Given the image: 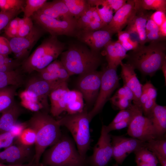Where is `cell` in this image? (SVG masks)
I'll return each mask as SVG.
<instances>
[{
    "mask_svg": "<svg viewBox=\"0 0 166 166\" xmlns=\"http://www.w3.org/2000/svg\"><path fill=\"white\" fill-rule=\"evenodd\" d=\"M112 104L121 110L128 109L132 106V101L124 97H118L115 95L109 98Z\"/></svg>",
    "mask_w": 166,
    "mask_h": 166,
    "instance_id": "obj_43",
    "label": "cell"
},
{
    "mask_svg": "<svg viewBox=\"0 0 166 166\" xmlns=\"http://www.w3.org/2000/svg\"><path fill=\"white\" fill-rule=\"evenodd\" d=\"M19 87L9 85L0 89V113H2L14 101V97Z\"/></svg>",
    "mask_w": 166,
    "mask_h": 166,
    "instance_id": "obj_28",
    "label": "cell"
},
{
    "mask_svg": "<svg viewBox=\"0 0 166 166\" xmlns=\"http://www.w3.org/2000/svg\"><path fill=\"white\" fill-rule=\"evenodd\" d=\"M117 33L118 38L117 41L120 43L126 41L131 37L130 34L126 30L121 31Z\"/></svg>",
    "mask_w": 166,
    "mask_h": 166,
    "instance_id": "obj_53",
    "label": "cell"
},
{
    "mask_svg": "<svg viewBox=\"0 0 166 166\" xmlns=\"http://www.w3.org/2000/svg\"><path fill=\"white\" fill-rule=\"evenodd\" d=\"M1 115H0V117H1Z\"/></svg>",
    "mask_w": 166,
    "mask_h": 166,
    "instance_id": "obj_62",
    "label": "cell"
},
{
    "mask_svg": "<svg viewBox=\"0 0 166 166\" xmlns=\"http://www.w3.org/2000/svg\"><path fill=\"white\" fill-rule=\"evenodd\" d=\"M123 86L124 87L125 89V98L130 101H134V96L132 91L126 86L124 85Z\"/></svg>",
    "mask_w": 166,
    "mask_h": 166,
    "instance_id": "obj_55",
    "label": "cell"
},
{
    "mask_svg": "<svg viewBox=\"0 0 166 166\" xmlns=\"http://www.w3.org/2000/svg\"><path fill=\"white\" fill-rule=\"evenodd\" d=\"M26 123L27 127L33 129L36 133L34 162L39 164L46 148L55 144L61 138V126L57 120L42 111L34 112Z\"/></svg>",
    "mask_w": 166,
    "mask_h": 166,
    "instance_id": "obj_1",
    "label": "cell"
},
{
    "mask_svg": "<svg viewBox=\"0 0 166 166\" xmlns=\"http://www.w3.org/2000/svg\"><path fill=\"white\" fill-rule=\"evenodd\" d=\"M136 8L144 10H155L166 13V0H134Z\"/></svg>",
    "mask_w": 166,
    "mask_h": 166,
    "instance_id": "obj_30",
    "label": "cell"
},
{
    "mask_svg": "<svg viewBox=\"0 0 166 166\" xmlns=\"http://www.w3.org/2000/svg\"><path fill=\"white\" fill-rule=\"evenodd\" d=\"M147 45L139 44L127 54V64L151 77L160 69L166 61V41L152 42Z\"/></svg>",
    "mask_w": 166,
    "mask_h": 166,
    "instance_id": "obj_2",
    "label": "cell"
},
{
    "mask_svg": "<svg viewBox=\"0 0 166 166\" xmlns=\"http://www.w3.org/2000/svg\"><path fill=\"white\" fill-rule=\"evenodd\" d=\"M113 166H119L118 165V164H113Z\"/></svg>",
    "mask_w": 166,
    "mask_h": 166,
    "instance_id": "obj_61",
    "label": "cell"
},
{
    "mask_svg": "<svg viewBox=\"0 0 166 166\" xmlns=\"http://www.w3.org/2000/svg\"><path fill=\"white\" fill-rule=\"evenodd\" d=\"M95 6L105 26L108 25L111 21L113 17V11L105 6ZM104 26V27H105Z\"/></svg>",
    "mask_w": 166,
    "mask_h": 166,
    "instance_id": "obj_42",
    "label": "cell"
},
{
    "mask_svg": "<svg viewBox=\"0 0 166 166\" xmlns=\"http://www.w3.org/2000/svg\"><path fill=\"white\" fill-rule=\"evenodd\" d=\"M22 11V10H14L0 12V31L4 28L9 22Z\"/></svg>",
    "mask_w": 166,
    "mask_h": 166,
    "instance_id": "obj_41",
    "label": "cell"
},
{
    "mask_svg": "<svg viewBox=\"0 0 166 166\" xmlns=\"http://www.w3.org/2000/svg\"><path fill=\"white\" fill-rule=\"evenodd\" d=\"M0 166H40V165L35 164L34 162H32L27 164L21 165H9L0 163Z\"/></svg>",
    "mask_w": 166,
    "mask_h": 166,
    "instance_id": "obj_58",
    "label": "cell"
},
{
    "mask_svg": "<svg viewBox=\"0 0 166 166\" xmlns=\"http://www.w3.org/2000/svg\"><path fill=\"white\" fill-rule=\"evenodd\" d=\"M46 0H26L23 9L24 18H31L47 2Z\"/></svg>",
    "mask_w": 166,
    "mask_h": 166,
    "instance_id": "obj_36",
    "label": "cell"
},
{
    "mask_svg": "<svg viewBox=\"0 0 166 166\" xmlns=\"http://www.w3.org/2000/svg\"><path fill=\"white\" fill-rule=\"evenodd\" d=\"M69 89L67 81H62L51 90L49 97L50 101V111L53 116L57 117L65 111L67 96Z\"/></svg>",
    "mask_w": 166,
    "mask_h": 166,
    "instance_id": "obj_19",
    "label": "cell"
},
{
    "mask_svg": "<svg viewBox=\"0 0 166 166\" xmlns=\"http://www.w3.org/2000/svg\"><path fill=\"white\" fill-rule=\"evenodd\" d=\"M34 26L31 18H26L24 23L18 30L17 37H23L27 35L31 31Z\"/></svg>",
    "mask_w": 166,
    "mask_h": 166,
    "instance_id": "obj_44",
    "label": "cell"
},
{
    "mask_svg": "<svg viewBox=\"0 0 166 166\" xmlns=\"http://www.w3.org/2000/svg\"><path fill=\"white\" fill-rule=\"evenodd\" d=\"M145 147L151 151H155L166 158V140H151L146 142Z\"/></svg>",
    "mask_w": 166,
    "mask_h": 166,
    "instance_id": "obj_38",
    "label": "cell"
},
{
    "mask_svg": "<svg viewBox=\"0 0 166 166\" xmlns=\"http://www.w3.org/2000/svg\"><path fill=\"white\" fill-rule=\"evenodd\" d=\"M25 2L24 0H0V8L4 12L14 10L23 11Z\"/></svg>",
    "mask_w": 166,
    "mask_h": 166,
    "instance_id": "obj_40",
    "label": "cell"
},
{
    "mask_svg": "<svg viewBox=\"0 0 166 166\" xmlns=\"http://www.w3.org/2000/svg\"><path fill=\"white\" fill-rule=\"evenodd\" d=\"M102 70H95L80 75L77 86L84 99L89 106L94 105L97 98L101 84Z\"/></svg>",
    "mask_w": 166,
    "mask_h": 166,
    "instance_id": "obj_12",
    "label": "cell"
},
{
    "mask_svg": "<svg viewBox=\"0 0 166 166\" xmlns=\"http://www.w3.org/2000/svg\"><path fill=\"white\" fill-rule=\"evenodd\" d=\"M151 121L157 137L163 136L166 131V107L156 104L147 117Z\"/></svg>",
    "mask_w": 166,
    "mask_h": 166,
    "instance_id": "obj_25",
    "label": "cell"
},
{
    "mask_svg": "<svg viewBox=\"0 0 166 166\" xmlns=\"http://www.w3.org/2000/svg\"><path fill=\"white\" fill-rule=\"evenodd\" d=\"M141 112L142 111L141 109L133 104L129 108L121 110L109 124L112 125L128 118L134 117Z\"/></svg>",
    "mask_w": 166,
    "mask_h": 166,
    "instance_id": "obj_35",
    "label": "cell"
},
{
    "mask_svg": "<svg viewBox=\"0 0 166 166\" xmlns=\"http://www.w3.org/2000/svg\"><path fill=\"white\" fill-rule=\"evenodd\" d=\"M20 18L16 17L12 19L8 23L4 28V30H9L14 29H18V22Z\"/></svg>",
    "mask_w": 166,
    "mask_h": 166,
    "instance_id": "obj_54",
    "label": "cell"
},
{
    "mask_svg": "<svg viewBox=\"0 0 166 166\" xmlns=\"http://www.w3.org/2000/svg\"><path fill=\"white\" fill-rule=\"evenodd\" d=\"M23 75L18 68L9 72H0V89L9 85L20 86L23 82Z\"/></svg>",
    "mask_w": 166,
    "mask_h": 166,
    "instance_id": "obj_27",
    "label": "cell"
},
{
    "mask_svg": "<svg viewBox=\"0 0 166 166\" xmlns=\"http://www.w3.org/2000/svg\"><path fill=\"white\" fill-rule=\"evenodd\" d=\"M120 65L121 67V75L124 85L127 86L132 91L134 96L133 104L139 107V100L142 93V85L138 79L133 67L128 64L123 63L122 62L121 63Z\"/></svg>",
    "mask_w": 166,
    "mask_h": 166,
    "instance_id": "obj_20",
    "label": "cell"
},
{
    "mask_svg": "<svg viewBox=\"0 0 166 166\" xmlns=\"http://www.w3.org/2000/svg\"><path fill=\"white\" fill-rule=\"evenodd\" d=\"M113 35L105 30L95 31H78L76 37L81 42L88 45L93 51L100 50L111 40Z\"/></svg>",
    "mask_w": 166,
    "mask_h": 166,
    "instance_id": "obj_17",
    "label": "cell"
},
{
    "mask_svg": "<svg viewBox=\"0 0 166 166\" xmlns=\"http://www.w3.org/2000/svg\"><path fill=\"white\" fill-rule=\"evenodd\" d=\"M50 36L45 39L25 60L22 62V69L30 74L43 69L57 58L63 52L65 44L57 38Z\"/></svg>",
    "mask_w": 166,
    "mask_h": 166,
    "instance_id": "obj_4",
    "label": "cell"
},
{
    "mask_svg": "<svg viewBox=\"0 0 166 166\" xmlns=\"http://www.w3.org/2000/svg\"><path fill=\"white\" fill-rule=\"evenodd\" d=\"M54 75L59 80L67 81L70 77L60 61L56 60L43 69Z\"/></svg>",
    "mask_w": 166,
    "mask_h": 166,
    "instance_id": "obj_31",
    "label": "cell"
},
{
    "mask_svg": "<svg viewBox=\"0 0 166 166\" xmlns=\"http://www.w3.org/2000/svg\"><path fill=\"white\" fill-rule=\"evenodd\" d=\"M42 156L41 164L48 166H85L86 163L80 155L73 141L62 135Z\"/></svg>",
    "mask_w": 166,
    "mask_h": 166,
    "instance_id": "obj_5",
    "label": "cell"
},
{
    "mask_svg": "<svg viewBox=\"0 0 166 166\" xmlns=\"http://www.w3.org/2000/svg\"><path fill=\"white\" fill-rule=\"evenodd\" d=\"M159 34L161 38L166 40V21L159 27Z\"/></svg>",
    "mask_w": 166,
    "mask_h": 166,
    "instance_id": "obj_56",
    "label": "cell"
},
{
    "mask_svg": "<svg viewBox=\"0 0 166 166\" xmlns=\"http://www.w3.org/2000/svg\"><path fill=\"white\" fill-rule=\"evenodd\" d=\"M23 112V109L15 101L3 112L0 117V133L9 132Z\"/></svg>",
    "mask_w": 166,
    "mask_h": 166,
    "instance_id": "obj_23",
    "label": "cell"
},
{
    "mask_svg": "<svg viewBox=\"0 0 166 166\" xmlns=\"http://www.w3.org/2000/svg\"><path fill=\"white\" fill-rule=\"evenodd\" d=\"M142 87L146 90L149 98L156 100L157 95V90L150 81H147L142 85Z\"/></svg>",
    "mask_w": 166,
    "mask_h": 166,
    "instance_id": "obj_49",
    "label": "cell"
},
{
    "mask_svg": "<svg viewBox=\"0 0 166 166\" xmlns=\"http://www.w3.org/2000/svg\"><path fill=\"white\" fill-rule=\"evenodd\" d=\"M60 55V61L70 76L96 70L102 61L100 52L93 51L79 43H70L68 49Z\"/></svg>",
    "mask_w": 166,
    "mask_h": 166,
    "instance_id": "obj_3",
    "label": "cell"
},
{
    "mask_svg": "<svg viewBox=\"0 0 166 166\" xmlns=\"http://www.w3.org/2000/svg\"><path fill=\"white\" fill-rule=\"evenodd\" d=\"M137 166H157V164L154 163H150L140 162H136Z\"/></svg>",
    "mask_w": 166,
    "mask_h": 166,
    "instance_id": "obj_59",
    "label": "cell"
},
{
    "mask_svg": "<svg viewBox=\"0 0 166 166\" xmlns=\"http://www.w3.org/2000/svg\"><path fill=\"white\" fill-rule=\"evenodd\" d=\"M133 117L128 118L112 125H106V130L109 133L113 130H119L128 127Z\"/></svg>",
    "mask_w": 166,
    "mask_h": 166,
    "instance_id": "obj_46",
    "label": "cell"
},
{
    "mask_svg": "<svg viewBox=\"0 0 166 166\" xmlns=\"http://www.w3.org/2000/svg\"><path fill=\"white\" fill-rule=\"evenodd\" d=\"M34 149L31 146L12 144L0 152V163L9 165L27 164L34 162Z\"/></svg>",
    "mask_w": 166,
    "mask_h": 166,
    "instance_id": "obj_14",
    "label": "cell"
},
{
    "mask_svg": "<svg viewBox=\"0 0 166 166\" xmlns=\"http://www.w3.org/2000/svg\"><path fill=\"white\" fill-rule=\"evenodd\" d=\"M11 53L10 41L4 37L0 36V54L8 56Z\"/></svg>",
    "mask_w": 166,
    "mask_h": 166,
    "instance_id": "obj_47",
    "label": "cell"
},
{
    "mask_svg": "<svg viewBox=\"0 0 166 166\" xmlns=\"http://www.w3.org/2000/svg\"><path fill=\"white\" fill-rule=\"evenodd\" d=\"M105 126L102 125L100 137L89 157L90 166H107L113 157L111 135L107 131Z\"/></svg>",
    "mask_w": 166,
    "mask_h": 166,
    "instance_id": "obj_11",
    "label": "cell"
},
{
    "mask_svg": "<svg viewBox=\"0 0 166 166\" xmlns=\"http://www.w3.org/2000/svg\"><path fill=\"white\" fill-rule=\"evenodd\" d=\"M87 109L81 112L66 115L57 121L60 126L67 128L71 133L81 156L86 160V153L89 149L91 138L89 123Z\"/></svg>",
    "mask_w": 166,
    "mask_h": 166,
    "instance_id": "obj_6",
    "label": "cell"
},
{
    "mask_svg": "<svg viewBox=\"0 0 166 166\" xmlns=\"http://www.w3.org/2000/svg\"><path fill=\"white\" fill-rule=\"evenodd\" d=\"M21 65L16 60L9 57L8 56L0 54V72H7L13 71L18 68Z\"/></svg>",
    "mask_w": 166,
    "mask_h": 166,
    "instance_id": "obj_39",
    "label": "cell"
},
{
    "mask_svg": "<svg viewBox=\"0 0 166 166\" xmlns=\"http://www.w3.org/2000/svg\"><path fill=\"white\" fill-rule=\"evenodd\" d=\"M31 18L36 24L51 36H76L78 31L77 21L59 20L36 12Z\"/></svg>",
    "mask_w": 166,
    "mask_h": 166,
    "instance_id": "obj_9",
    "label": "cell"
},
{
    "mask_svg": "<svg viewBox=\"0 0 166 166\" xmlns=\"http://www.w3.org/2000/svg\"><path fill=\"white\" fill-rule=\"evenodd\" d=\"M106 58L107 62V66L117 68L122 60L127 57L126 51L119 43H114L110 41L104 48Z\"/></svg>",
    "mask_w": 166,
    "mask_h": 166,
    "instance_id": "obj_24",
    "label": "cell"
},
{
    "mask_svg": "<svg viewBox=\"0 0 166 166\" xmlns=\"http://www.w3.org/2000/svg\"><path fill=\"white\" fill-rule=\"evenodd\" d=\"M111 144L113 158L117 164H122L131 153L145 147L146 142L132 137L111 135Z\"/></svg>",
    "mask_w": 166,
    "mask_h": 166,
    "instance_id": "obj_13",
    "label": "cell"
},
{
    "mask_svg": "<svg viewBox=\"0 0 166 166\" xmlns=\"http://www.w3.org/2000/svg\"><path fill=\"white\" fill-rule=\"evenodd\" d=\"M45 32L42 27L35 23L26 36L11 38L10 41V48L16 60L22 62L26 59L33 47Z\"/></svg>",
    "mask_w": 166,
    "mask_h": 166,
    "instance_id": "obj_10",
    "label": "cell"
},
{
    "mask_svg": "<svg viewBox=\"0 0 166 166\" xmlns=\"http://www.w3.org/2000/svg\"><path fill=\"white\" fill-rule=\"evenodd\" d=\"M136 12L134 0H127L126 3L115 13L110 22L101 30H107L113 35L122 31Z\"/></svg>",
    "mask_w": 166,
    "mask_h": 166,
    "instance_id": "obj_16",
    "label": "cell"
},
{
    "mask_svg": "<svg viewBox=\"0 0 166 166\" xmlns=\"http://www.w3.org/2000/svg\"><path fill=\"white\" fill-rule=\"evenodd\" d=\"M77 26L78 31L97 30L105 26L95 6H90L77 20Z\"/></svg>",
    "mask_w": 166,
    "mask_h": 166,
    "instance_id": "obj_22",
    "label": "cell"
},
{
    "mask_svg": "<svg viewBox=\"0 0 166 166\" xmlns=\"http://www.w3.org/2000/svg\"><path fill=\"white\" fill-rule=\"evenodd\" d=\"M161 69L162 70L165 78V83L166 81V61L163 63Z\"/></svg>",
    "mask_w": 166,
    "mask_h": 166,
    "instance_id": "obj_60",
    "label": "cell"
},
{
    "mask_svg": "<svg viewBox=\"0 0 166 166\" xmlns=\"http://www.w3.org/2000/svg\"><path fill=\"white\" fill-rule=\"evenodd\" d=\"M135 8L136 12L127 25L125 30L130 34H136L138 37L139 44L144 45L147 43L145 33L146 23L152 13L148 10Z\"/></svg>",
    "mask_w": 166,
    "mask_h": 166,
    "instance_id": "obj_18",
    "label": "cell"
},
{
    "mask_svg": "<svg viewBox=\"0 0 166 166\" xmlns=\"http://www.w3.org/2000/svg\"><path fill=\"white\" fill-rule=\"evenodd\" d=\"M84 109L83 95L78 90L68 91L65 111L68 114H73L82 112Z\"/></svg>",
    "mask_w": 166,
    "mask_h": 166,
    "instance_id": "obj_26",
    "label": "cell"
},
{
    "mask_svg": "<svg viewBox=\"0 0 166 166\" xmlns=\"http://www.w3.org/2000/svg\"><path fill=\"white\" fill-rule=\"evenodd\" d=\"M27 127L26 123H16L9 131L15 138L18 137L25 129Z\"/></svg>",
    "mask_w": 166,
    "mask_h": 166,
    "instance_id": "obj_50",
    "label": "cell"
},
{
    "mask_svg": "<svg viewBox=\"0 0 166 166\" xmlns=\"http://www.w3.org/2000/svg\"><path fill=\"white\" fill-rule=\"evenodd\" d=\"M61 82L62 81H47L38 76L30 77L26 83L24 91L21 94L22 102L41 105L47 112L50 110L48 101L49 94L53 88Z\"/></svg>",
    "mask_w": 166,
    "mask_h": 166,
    "instance_id": "obj_7",
    "label": "cell"
},
{
    "mask_svg": "<svg viewBox=\"0 0 166 166\" xmlns=\"http://www.w3.org/2000/svg\"><path fill=\"white\" fill-rule=\"evenodd\" d=\"M117 69L106 66L102 70L101 84L97 98L93 108L88 113L90 122L101 112L113 92L119 86Z\"/></svg>",
    "mask_w": 166,
    "mask_h": 166,
    "instance_id": "obj_8",
    "label": "cell"
},
{
    "mask_svg": "<svg viewBox=\"0 0 166 166\" xmlns=\"http://www.w3.org/2000/svg\"><path fill=\"white\" fill-rule=\"evenodd\" d=\"M14 138L9 132L0 133V148H6L12 145Z\"/></svg>",
    "mask_w": 166,
    "mask_h": 166,
    "instance_id": "obj_45",
    "label": "cell"
},
{
    "mask_svg": "<svg viewBox=\"0 0 166 166\" xmlns=\"http://www.w3.org/2000/svg\"><path fill=\"white\" fill-rule=\"evenodd\" d=\"M71 14L77 20L91 6L85 0H63Z\"/></svg>",
    "mask_w": 166,
    "mask_h": 166,
    "instance_id": "obj_29",
    "label": "cell"
},
{
    "mask_svg": "<svg viewBox=\"0 0 166 166\" xmlns=\"http://www.w3.org/2000/svg\"><path fill=\"white\" fill-rule=\"evenodd\" d=\"M36 12L59 20L77 21L71 14L63 0L47 1Z\"/></svg>",
    "mask_w": 166,
    "mask_h": 166,
    "instance_id": "obj_21",
    "label": "cell"
},
{
    "mask_svg": "<svg viewBox=\"0 0 166 166\" xmlns=\"http://www.w3.org/2000/svg\"><path fill=\"white\" fill-rule=\"evenodd\" d=\"M140 112L134 117L128 126V134L131 137L144 142L157 137L151 120Z\"/></svg>",
    "mask_w": 166,
    "mask_h": 166,
    "instance_id": "obj_15",
    "label": "cell"
},
{
    "mask_svg": "<svg viewBox=\"0 0 166 166\" xmlns=\"http://www.w3.org/2000/svg\"><path fill=\"white\" fill-rule=\"evenodd\" d=\"M150 18L159 27L166 21V13L161 11H156L152 13Z\"/></svg>",
    "mask_w": 166,
    "mask_h": 166,
    "instance_id": "obj_48",
    "label": "cell"
},
{
    "mask_svg": "<svg viewBox=\"0 0 166 166\" xmlns=\"http://www.w3.org/2000/svg\"><path fill=\"white\" fill-rule=\"evenodd\" d=\"M120 43L126 51H132L135 49L139 44L137 41L132 39L131 37L126 41Z\"/></svg>",
    "mask_w": 166,
    "mask_h": 166,
    "instance_id": "obj_52",
    "label": "cell"
},
{
    "mask_svg": "<svg viewBox=\"0 0 166 166\" xmlns=\"http://www.w3.org/2000/svg\"><path fill=\"white\" fill-rule=\"evenodd\" d=\"M36 134L34 130L29 127H27L17 138L16 144L26 146H32L35 144Z\"/></svg>",
    "mask_w": 166,
    "mask_h": 166,
    "instance_id": "obj_37",
    "label": "cell"
},
{
    "mask_svg": "<svg viewBox=\"0 0 166 166\" xmlns=\"http://www.w3.org/2000/svg\"><path fill=\"white\" fill-rule=\"evenodd\" d=\"M136 162L154 163L159 161L156 155L146 147L142 148L134 152Z\"/></svg>",
    "mask_w": 166,
    "mask_h": 166,
    "instance_id": "obj_33",
    "label": "cell"
},
{
    "mask_svg": "<svg viewBox=\"0 0 166 166\" xmlns=\"http://www.w3.org/2000/svg\"><path fill=\"white\" fill-rule=\"evenodd\" d=\"M156 104V100L148 98L142 107V111L144 116L148 117Z\"/></svg>",
    "mask_w": 166,
    "mask_h": 166,
    "instance_id": "obj_51",
    "label": "cell"
},
{
    "mask_svg": "<svg viewBox=\"0 0 166 166\" xmlns=\"http://www.w3.org/2000/svg\"><path fill=\"white\" fill-rule=\"evenodd\" d=\"M91 6H105L115 13L126 3V0H87Z\"/></svg>",
    "mask_w": 166,
    "mask_h": 166,
    "instance_id": "obj_34",
    "label": "cell"
},
{
    "mask_svg": "<svg viewBox=\"0 0 166 166\" xmlns=\"http://www.w3.org/2000/svg\"><path fill=\"white\" fill-rule=\"evenodd\" d=\"M152 152L156 155L161 166H166V158L164 157L160 154L155 151Z\"/></svg>",
    "mask_w": 166,
    "mask_h": 166,
    "instance_id": "obj_57",
    "label": "cell"
},
{
    "mask_svg": "<svg viewBox=\"0 0 166 166\" xmlns=\"http://www.w3.org/2000/svg\"><path fill=\"white\" fill-rule=\"evenodd\" d=\"M147 42L164 41L160 36L158 26L149 18L148 20L145 28Z\"/></svg>",
    "mask_w": 166,
    "mask_h": 166,
    "instance_id": "obj_32",
    "label": "cell"
}]
</instances>
